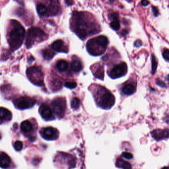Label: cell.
<instances>
[{"label": "cell", "mask_w": 169, "mask_h": 169, "mask_svg": "<svg viewBox=\"0 0 169 169\" xmlns=\"http://www.w3.org/2000/svg\"><path fill=\"white\" fill-rule=\"evenodd\" d=\"M93 93L96 103L101 108L109 110L114 105L115 96L105 87L98 85Z\"/></svg>", "instance_id": "6da1fadb"}, {"label": "cell", "mask_w": 169, "mask_h": 169, "mask_svg": "<svg viewBox=\"0 0 169 169\" xmlns=\"http://www.w3.org/2000/svg\"><path fill=\"white\" fill-rule=\"evenodd\" d=\"M83 15V13L75 12L73 18L75 21V32L79 36L84 38L89 34L97 33V29H95V24H91L89 22L85 21Z\"/></svg>", "instance_id": "7a4b0ae2"}, {"label": "cell", "mask_w": 169, "mask_h": 169, "mask_svg": "<svg viewBox=\"0 0 169 169\" xmlns=\"http://www.w3.org/2000/svg\"><path fill=\"white\" fill-rule=\"evenodd\" d=\"M13 28L9 35V43L13 51L18 49L22 45L24 35L25 29L18 21H11Z\"/></svg>", "instance_id": "3957f363"}, {"label": "cell", "mask_w": 169, "mask_h": 169, "mask_svg": "<svg viewBox=\"0 0 169 169\" xmlns=\"http://www.w3.org/2000/svg\"><path fill=\"white\" fill-rule=\"evenodd\" d=\"M109 41L106 37L103 35L89 40L87 43V50L90 54L97 56L103 54L106 51Z\"/></svg>", "instance_id": "277c9868"}, {"label": "cell", "mask_w": 169, "mask_h": 169, "mask_svg": "<svg viewBox=\"0 0 169 169\" xmlns=\"http://www.w3.org/2000/svg\"><path fill=\"white\" fill-rule=\"evenodd\" d=\"M46 37V34L41 29L37 27H31L27 32L26 40L27 48H31L35 42L42 41Z\"/></svg>", "instance_id": "5b68a950"}, {"label": "cell", "mask_w": 169, "mask_h": 169, "mask_svg": "<svg viewBox=\"0 0 169 169\" xmlns=\"http://www.w3.org/2000/svg\"><path fill=\"white\" fill-rule=\"evenodd\" d=\"M26 75L29 80L34 84L38 86L44 84V74L38 67H29L26 70Z\"/></svg>", "instance_id": "8992f818"}, {"label": "cell", "mask_w": 169, "mask_h": 169, "mask_svg": "<svg viewBox=\"0 0 169 169\" xmlns=\"http://www.w3.org/2000/svg\"><path fill=\"white\" fill-rule=\"evenodd\" d=\"M51 105L55 114L58 118H62L65 115L66 110V101L64 98H58L52 102Z\"/></svg>", "instance_id": "52a82bcc"}, {"label": "cell", "mask_w": 169, "mask_h": 169, "mask_svg": "<svg viewBox=\"0 0 169 169\" xmlns=\"http://www.w3.org/2000/svg\"><path fill=\"white\" fill-rule=\"evenodd\" d=\"M128 72V66L126 62H123L116 65L108 72V75L113 79L124 77Z\"/></svg>", "instance_id": "ba28073f"}, {"label": "cell", "mask_w": 169, "mask_h": 169, "mask_svg": "<svg viewBox=\"0 0 169 169\" xmlns=\"http://www.w3.org/2000/svg\"><path fill=\"white\" fill-rule=\"evenodd\" d=\"M36 101L28 96H22L13 101L15 106L20 110L31 108L35 104Z\"/></svg>", "instance_id": "9c48e42d"}, {"label": "cell", "mask_w": 169, "mask_h": 169, "mask_svg": "<svg viewBox=\"0 0 169 169\" xmlns=\"http://www.w3.org/2000/svg\"><path fill=\"white\" fill-rule=\"evenodd\" d=\"M40 133L42 137L47 141H55L58 139L59 136V133L57 129L53 127L42 129Z\"/></svg>", "instance_id": "30bf717a"}, {"label": "cell", "mask_w": 169, "mask_h": 169, "mask_svg": "<svg viewBox=\"0 0 169 169\" xmlns=\"http://www.w3.org/2000/svg\"><path fill=\"white\" fill-rule=\"evenodd\" d=\"M136 91V82L128 81L121 87V92L125 95H133Z\"/></svg>", "instance_id": "8fae6325"}, {"label": "cell", "mask_w": 169, "mask_h": 169, "mask_svg": "<svg viewBox=\"0 0 169 169\" xmlns=\"http://www.w3.org/2000/svg\"><path fill=\"white\" fill-rule=\"evenodd\" d=\"M39 113L42 117L46 121L53 120V112L49 106L46 104H42L39 108Z\"/></svg>", "instance_id": "7c38bea8"}, {"label": "cell", "mask_w": 169, "mask_h": 169, "mask_svg": "<svg viewBox=\"0 0 169 169\" xmlns=\"http://www.w3.org/2000/svg\"><path fill=\"white\" fill-rule=\"evenodd\" d=\"M151 136L153 138L158 141L169 138V129H155L152 131Z\"/></svg>", "instance_id": "4fadbf2b"}, {"label": "cell", "mask_w": 169, "mask_h": 169, "mask_svg": "<svg viewBox=\"0 0 169 169\" xmlns=\"http://www.w3.org/2000/svg\"><path fill=\"white\" fill-rule=\"evenodd\" d=\"M52 48L55 51L58 52L67 53V48L64 45V42L62 40H58L54 42L52 44Z\"/></svg>", "instance_id": "5bb4252c"}, {"label": "cell", "mask_w": 169, "mask_h": 169, "mask_svg": "<svg viewBox=\"0 0 169 169\" xmlns=\"http://www.w3.org/2000/svg\"><path fill=\"white\" fill-rule=\"evenodd\" d=\"M92 71L94 76L100 80H104V67L100 65H95L92 67Z\"/></svg>", "instance_id": "9a60e30c"}, {"label": "cell", "mask_w": 169, "mask_h": 169, "mask_svg": "<svg viewBox=\"0 0 169 169\" xmlns=\"http://www.w3.org/2000/svg\"><path fill=\"white\" fill-rule=\"evenodd\" d=\"M21 131L24 134H28L31 133L33 129L32 123L28 120L23 121L21 124Z\"/></svg>", "instance_id": "2e32d148"}, {"label": "cell", "mask_w": 169, "mask_h": 169, "mask_svg": "<svg viewBox=\"0 0 169 169\" xmlns=\"http://www.w3.org/2000/svg\"><path fill=\"white\" fill-rule=\"evenodd\" d=\"M1 123L2 124L3 121H8L11 120L12 118V115L11 112L9 110L4 108H1Z\"/></svg>", "instance_id": "e0dca14e"}, {"label": "cell", "mask_w": 169, "mask_h": 169, "mask_svg": "<svg viewBox=\"0 0 169 169\" xmlns=\"http://www.w3.org/2000/svg\"><path fill=\"white\" fill-rule=\"evenodd\" d=\"M11 163V159L8 155L4 152L0 155V166L2 168H8Z\"/></svg>", "instance_id": "ac0fdd59"}, {"label": "cell", "mask_w": 169, "mask_h": 169, "mask_svg": "<svg viewBox=\"0 0 169 169\" xmlns=\"http://www.w3.org/2000/svg\"><path fill=\"white\" fill-rule=\"evenodd\" d=\"M116 167L121 169H131L132 167L131 164L126 161H125L121 158H118L116 160Z\"/></svg>", "instance_id": "d6986e66"}, {"label": "cell", "mask_w": 169, "mask_h": 169, "mask_svg": "<svg viewBox=\"0 0 169 169\" xmlns=\"http://www.w3.org/2000/svg\"><path fill=\"white\" fill-rule=\"evenodd\" d=\"M82 69V65L81 62L77 59H74L71 63V69L73 72H79Z\"/></svg>", "instance_id": "ffe728a7"}, {"label": "cell", "mask_w": 169, "mask_h": 169, "mask_svg": "<svg viewBox=\"0 0 169 169\" xmlns=\"http://www.w3.org/2000/svg\"><path fill=\"white\" fill-rule=\"evenodd\" d=\"M51 86H52V89L55 91H58L61 89L62 85V82L59 78H55L51 80Z\"/></svg>", "instance_id": "44dd1931"}, {"label": "cell", "mask_w": 169, "mask_h": 169, "mask_svg": "<svg viewBox=\"0 0 169 169\" xmlns=\"http://www.w3.org/2000/svg\"><path fill=\"white\" fill-rule=\"evenodd\" d=\"M36 8L37 13L40 16H44L48 12L47 7L43 4L39 3L37 4Z\"/></svg>", "instance_id": "7402d4cb"}, {"label": "cell", "mask_w": 169, "mask_h": 169, "mask_svg": "<svg viewBox=\"0 0 169 169\" xmlns=\"http://www.w3.org/2000/svg\"><path fill=\"white\" fill-rule=\"evenodd\" d=\"M56 67L58 70L61 72H64L67 70L68 67V63L65 60H60L57 62L56 65Z\"/></svg>", "instance_id": "603a6c76"}, {"label": "cell", "mask_w": 169, "mask_h": 169, "mask_svg": "<svg viewBox=\"0 0 169 169\" xmlns=\"http://www.w3.org/2000/svg\"><path fill=\"white\" fill-rule=\"evenodd\" d=\"M42 55H43V57L45 60H49L53 58V57L54 56L55 53L53 52V51H51V50L46 49L42 51Z\"/></svg>", "instance_id": "cb8c5ba5"}, {"label": "cell", "mask_w": 169, "mask_h": 169, "mask_svg": "<svg viewBox=\"0 0 169 169\" xmlns=\"http://www.w3.org/2000/svg\"><path fill=\"white\" fill-rule=\"evenodd\" d=\"M80 105V101L78 98L75 97L72 99L71 102V107L72 109L77 110L79 108Z\"/></svg>", "instance_id": "d4e9b609"}, {"label": "cell", "mask_w": 169, "mask_h": 169, "mask_svg": "<svg viewBox=\"0 0 169 169\" xmlns=\"http://www.w3.org/2000/svg\"><path fill=\"white\" fill-rule=\"evenodd\" d=\"M152 61V74L154 75L156 71L157 67V62L155 57L153 54H152L151 56Z\"/></svg>", "instance_id": "484cf974"}, {"label": "cell", "mask_w": 169, "mask_h": 169, "mask_svg": "<svg viewBox=\"0 0 169 169\" xmlns=\"http://www.w3.org/2000/svg\"><path fill=\"white\" fill-rule=\"evenodd\" d=\"M110 26L115 31H118L120 28V24L119 20H113L110 23Z\"/></svg>", "instance_id": "4316f807"}, {"label": "cell", "mask_w": 169, "mask_h": 169, "mask_svg": "<svg viewBox=\"0 0 169 169\" xmlns=\"http://www.w3.org/2000/svg\"><path fill=\"white\" fill-rule=\"evenodd\" d=\"M13 146H14L15 150H16V151H21L23 149V142L21 141H16L14 143Z\"/></svg>", "instance_id": "83f0119b"}, {"label": "cell", "mask_w": 169, "mask_h": 169, "mask_svg": "<svg viewBox=\"0 0 169 169\" xmlns=\"http://www.w3.org/2000/svg\"><path fill=\"white\" fill-rule=\"evenodd\" d=\"M65 86L70 89H73L77 87V83L75 82H65Z\"/></svg>", "instance_id": "f1b7e54d"}, {"label": "cell", "mask_w": 169, "mask_h": 169, "mask_svg": "<svg viewBox=\"0 0 169 169\" xmlns=\"http://www.w3.org/2000/svg\"><path fill=\"white\" fill-rule=\"evenodd\" d=\"M122 156L124 157V158H126V159H133V155L129 152H124L122 153Z\"/></svg>", "instance_id": "f546056e"}, {"label": "cell", "mask_w": 169, "mask_h": 169, "mask_svg": "<svg viewBox=\"0 0 169 169\" xmlns=\"http://www.w3.org/2000/svg\"><path fill=\"white\" fill-rule=\"evenodd\" d=\"M163 57L166 61H169V50L166 49L163 52Z\"/></svg>", "instance_id": "4dcf8cb0"}, {"label": "cell", "mask_w": 169, "mask_h": 169, "mask_svg": "<svg viewBox=\"0 0 169 169\" xmlns=\"http://www.w3.org/2000/svg\"><path fill=\"white\" fill-rule=\"evenodd\" d=\"M152 11H153V14L155 16H157L159 14V11H158V9L155 6H152Z\"/></svg>", "instance_id": "1f68e13d"}, {"label": "cell", "mask_w": 169, "mask_h": 169, "mask_svg": "<svg viewBox=\"0 0 169 169\" xmlns=\"http://www.w3.org/2000/svg\"><path fill=\"white\" fill-rule=\"evenodd\" d=\"M142 42L141 40H136V42H134V46L136 47H140L142 45Z\"/></svg>", "instance_id": "d6a6232c"}, {"label": "cell", "mask_w": 169, "mask_h": 169, "mask_svg": "<svg viewBox=\"0 0 169 169\" xmlns=\"http://www.w3.org/2000/svg\"><path fill=\"white\" fill-rule=\"evenodd\" d=\"M111 17L113 20H118V14L116 13H114L111 14Z\"/></svg>", "instance_id": "836d02e7"}, {"label": "cell", "mask_w": 169, "mask_h": 169, "mask_svg": "<svg viewBox=\"0 0 169 169\" xmlns=\"http://www.w3.org/2000/svg\"><path fill=\"white\" fill-rule=\"evenodd\" d=\"M149 2L147 0H142L141 1V4L143 6H148L149 5Z\"/></svg>", "instance_id": "e575fe53"}, {"label": "cell", "mask_w": 169, "mask_h": 169, "mask_svg": "<svg viewBox=\"0 0 169 169\" xmlns=\"http://www.w3.org/2000/svg\"><path fill=\"white\" fill-rule=\"evenodd\" d=\"M121 33L122 36H125V35H126L127 34H128V31L124 29V30H123V31H121Z\"/></svg>", "instance_id": "d590c367"}, {"label": "cell", "mask_w": 169, "mask_h": 169, "mask_svg": "<svg viewBox=\"0 0 169 169\" xmlns=\"http://www.w3.org/2000/svg\"><path fill=\"white\" fill-rule=\"evenodd\" d=\"M66 3H67V5H72V3H73V1L72 0H66Z\"/></svg>", "instance_id": "8d00e7d4"}, {"label": "cell", "mask_w": 169, "mask_h": 169, "mask_svg": "<svg viewBox=\"0 0 169 169\" xmlns=\"http://www.w3.org/2000/svg\"><path fill=\"white\" fill-rule=\"evenodd\" d=\"M167 80L168 81H169V75H168V77H167Z\"/></svg>", "instance_id": "74e56055"}]
</instances>
